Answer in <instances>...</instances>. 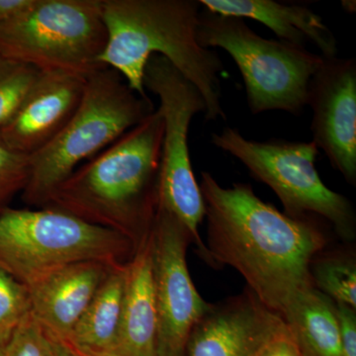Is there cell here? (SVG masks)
<instances>
[{
	"instance_id": "1",
	"label": "cell",
	"mask_w": 356,
	"mask_h": 356,
	"mask_svg": "<svg viewBox=\"0 0 356 356\" xmlns=\"http://www.w3.org/2000/svg\"><path fill=\"white\" fill-rule=\"evenodd\" d=\"M199 187L212 266L233 267L250 291L280 316L297 294L315 286L313 259L327 242L316 224L281 213L257 197L250 184L226 188L203 172Z\"/></svg>"
},
{
	"instance_id": "2",
	"label": "cell",
	"mask_w": 356,
	"mask_h": 356,
	"mask_svg": "<svg viewBox=\"0 0 356 356\" xmlns=\"http://www.w3.org/2000/svg\"><path fill=\"white\" fill-rule=\"evenodd\" d=\"M163 119L159 109L77 168L43 208L113 229L139 243L159 204Z\"/></svg>"
},
{
	"instance_id": "3",
	"label": "cell",
	"mask_w": 356,
	"mask_h": 356,
	"mask_svg": "<svg viewBox=\"0 0 356 356\" xmlns=\"http://www.w3.org/2000/svg\"><path fill=\"white\" fill-rule=\"evenodd\" d=\"M201 10L199 0H102L107 44L100 64L147 97L145 67L152 56H161L199 89L205 120H226L219 79L224 65L215 51L198 43Z\"/></svg>"
},
{
	"instance_id": "4",
	"label": "cell",
	"mask_w": 356,
	"mask_h": 356,
	"mask_svg": "<svg viewBox=\"0 0 356 356\" xmlns=\"http://www.w3.org/2000/svg\"><path fill=\"white\" fill-rule=\"evenodd\" d=\"M154 112L149 96L135 92L116 70H96L86 79L81 102L65 127L30 156L31 172L23 201L43 208L81 163L102 153Z\"/></svg>"
},
{
	"instance_id": "5",
	"label": "cell",
	"mask_w": 356,
	"mask_h": 356,
	"mask_svg": "<svg viewBox=\"0 0 356 356\" xmlns=\"http://www.w3.org/2000/svg\"><path fill=\"white\" fill-rule=\"evenodd\" d=\"M138 243L113 229L51 209H13L0 214V268L25 286L76 262L126 264Z\"/></svg>"
},
{
	"instance_id": "6",
	"label": "cell",
	"mask_w": 356,
	"mask_h": 356,
	"mask_svg": "<svg viewBox=\"0 0 356 356\" xmlns=\"http://www.w3.org/2000/svg\"><path fill=\"white\" fill-rule=\"evenodd\" d=\"M197 40L205 49L231 56L245 83L248 108L257 115L273 110L299 116L308 102L312 76L324 58L304 47L264 39L245 19L210 13L202 7Z\"/></svg>"
},
{
	"instance_id": "7",
	"label": "cell",
	"mask_w": 356,
	"mask_h": 356,
	"mask_svg": "<svg viewBox=\"0 0 356 356\" xmlns=\"http://www.w3.org/2000/svg\"><path fill=\"white\" fill-rule=\"evenodd\" d=\"M106 44L102 0H34L0 25V51L40 72L88 77L105 67Z\"/></svg>"
},
{
	"instance_id": "8",
	"label": "cell",
	"mask_w": 356,
	"mask_h": 356,
	"mask_svg": "<svg viewBox=\"0 0 356 356\" xmlns=\"http://www.w3.org/2000/svg\"><path fill=\"white\" fill-rule=\"evenodd\" d=\"M211 140L218 149L238 159L254 179L270 187L288 216L322 217L343 238L355 236L353 204L323 182L315 165L320 149L313 140L259 142L247 139L238 129L229 127L213 134Z\"/></svg>"
},
{
	"instance_id": "9",
	"label": "cell",
	"mask_w": 356,
	"mask_h": 356,
	"mask_svg": "<svg viewBox=\"0 0 356 356\" xmlns=\"http://www.w3.org/2000/svg\"><path fill=\"white\" fill-rule=\"evenodd\" d=\"M144 86L158 96L165 125L159 204L184 225L202 259L212 264L199 235V226L205 218V203L194 175L188 147L192 119L200 112L205 114V100L191 81L170 60L159 55L147 60Z\"/></svg>"
},
{
	"instance_id": "10",
	"label": "cell",
	"mask_w": 356,
	"mask_h": 356,
	"mask_svg": "<svg viewBox=\"0 0 356 356\" xmlns=\"http://www.w3.org/2000/svg\"><path fill=\"white\" fill-rule=\"evenodd\" d=\"M149 238L158 316L156 355L186 356L192 330L211 306L199 294L187 266L186 250L191 236L184 225L159 204Z\"/></svg>"
},
{
	"instance_id": "11",
	"label": "cell",
	"mask_w": 356,
	"mask_h": 356,
	"mask_svg": "<svg viewBox=\"0 0 356 356\" xmlns=\"http://www.w3.org/2000/svg\"><path fill=\"white\" fill-rule=\"evenodd\" d=\"M307 106L313 142L348 184H356V60L325 58L312 76Z\"/></svg>"
},
{
	"instance_id": "12",
	"label": "cell",
	"mask_w": 356,
	"mask_h": 356,
	"mask_svg": "<svg viewBox=\"0 0 356 356\" xmlns=\"http://www.w3.org/2000/svg\"><path fill=\"white\" fill-rule=\"evenodd\" d=\"M285 329L281 316L248 291L210 306L192 330L186 356H259Z\"/></svg>"
},
{
	"instance_id": "13",
	"label": "cell",
	"mask_w": 356,
	"mask_h": 356,
	"mask_svg": "<svg viewBox=\"0 0 356 356\" xmlns=\"http://www.w3.org/2000/svg\"><path fill=\"white\" fill-rule=\"evenodd\" d=\"M86 79L70 72H41L13 118L0 129V140L17 153H37L76 111Z\"/></svg>"
},
{
	"instance_id": "14",
	"label": "cell",
	"mask_w": 356,
	"mask_h": 356,
	"mask_svg": "<svg viewBox=\"0 0 356 356\" xmlns=\"http://www.w3.org/2000/svg\"><path fill=\"white\" fill-rule=\"evenodd\" d=\"M113 266L97 261L76 262L26 286L32 315L49 336L60 343L67 341Z\"/></svg>"
},
{
	"instance_id": "15",
	"label": "cell",
	"mask_w": 356,
	"mask_h": 356,
	"mask_svg": "<svg viewBox=\"0 0 356 356\" xmlns=\"http://www.w3.org/2000/svg\"><path fill=\"white\" fill-rule=\"evenodd\" d=\"M156 337L158 316L149 231L128 261L118 334L113 346L102 356H158Z\"/></svg>"
},
{
	"instance_id": "16",
	"label": "cell",
	"mask_w": 356,
	"mask_h": 356,
	"mask_svg": "<svg viewBox=\"0 0 356 356\" xmlns=\"http://www.w3.org/2000/svg\"><path fill=\"white\" fill-rule=\"evenodd\" d=\"M210 13L252 19L271 30L280 41L306 48L313 43L325 58H336L337 41L322 18L301 4L274 0H199Z\"/></svg>"
},
{
	"instance_id": "17",
	"label": "cell",
	"mask_w": 356,
	"mask_h": 356,
	"mask_svg": "<svg viewBox=\"0 0 356 356\" xmlns=\"http://www.w3.org/2000/svg\"><path fill=\"white\" fill-rule=\"evenodd\" d=\"M128 262L111 267L90 303L64 343L77 353L102 356L111 348L118 334Z\"/></svg>"
},
{
	"instance_id": "18",
	"label": "cell",
	"mask_w": 356,
	"mask_h": 356,
	"mask_svg": "<svg viewBox=\"0 0 356 356\" xmlns=\"http://www.w3.org/2000/svg\"><path fill=\"white\" fill-rule=\"evenodd\" d=\"M281 318L302 356H341L336 303L315 286L297 294Z\"/></svg>"
},
{
	"instance_id": "19",
	"label": "cell",
	"mask_w": 356,
	"mask_h": 356,
	"mask_svg": "<svg viewBox=\"0 0 356 356\" xmlns=\"http://www.w3.org/2000/svg\"><path fill=\"white\" fill-rule=\"evenodd\" d=\"M41 72L0 51V129L13 118Z\"/></svg>"
},
{
	"instance_id": "20",
	"label": "cell",
	"mask_w": 356,
	"mask_h": 356,
	"mask_svg": "<svg viewBox=\"0 0 356 356\" xmlns=\"http://www.w3.org/2000/svg\"><path fill=\"white\" fill-rule=\"evenodd\" d=\"M315 287L336 304L356 308V267L351 261L325 259L312 270Z\"/></svg>"
},
{
	"instance_id": "21",
	"label": "cell",
	"mask_w": 356,
	"mask_h": 356,
	"mask_svg": "<svg viewBox=\"0 0 356 356\" xmlns=\"http://www.w3.org/2000/svg\"><path fill=\"white\" fill-rule=\"evenodd\" d=\"M30 312L27 287L0 268V346L10 339Z\"/></svg>"
},
{
	"instance_id": "22",
	"label": "cell",
	"mask_w": 356,
	"mask_h": 356,
	"mask_svg": "<svg viewBox=\"0 0 356 356\" xmlns=\"http://www.w3.org/2000/svg\"><path fill=\"white\" fill-rule=\"evenodd\" d=\"M0 356H56V341L30 312L10 339L0 346Z\"/></svg>"
},
{
	"instance_id": "23",
	"label": "cell",
	"mask_w": 356,
	"mask_h": 356,
	"mask_svg": "<svg viewBox=\"0 0 356 356\" xmlns=\"http://www.w3.org/2000/svg\"><path fill=\"white\" fill-rule=\"evenodd\" d=\"M30 156L17 153L0 140V214L13 199L22 194L29 181Z\"/></svg>"
},
{
	"instance_id": "24",
	"label": "cell",
	"mask_w": 356,
	"mask_h": 356,
	"mask_svg": "<svg viewBox=\"0 0 356 356\" xmlns=\"http://www.w3.org/2000/svg\"><path fill=\"white\" fill-rule=\"evenodd\" d=\"M341 331V356H356V314L351 307L336 304Z\"/></svg>"
},
{
	"instance_id": "25",
	"label": "cell",
	"mask_w": 356,
	"mask_h": 356,
	"mask_svg": "<svg viewBox=\"0 0 356 356\" xmlns=\"http://www.w3.org/2000/svg\"><path fill=\"white\" fill-rule=\"evenodd\" d=\"M259 356H302L294 339L286 329L274 337Z\"/></svg>"
},
{
	"instance_id": "26",
	"label": "cell",
	"mask_w": 356,
	"mask_h": 356,
	"mask_svg": "<svg viewBox=\"0 0 356 356\" xmlns=\"http://www.w3.org/2000/svg\"><path fill=\"white\" fill-rule=\"evenodd\" d=\"M33 1L34 0H0V25L24 13Z\"/></svg>"
},
{
	"instance_id": "27",
	"label": "cell",
	"mask_w": 356,
	"mask_h": 356,
	"mask_svg": "<svg viewBox=\"0 0 356 356\" xmlns=\"http://www.w3.org/2000/svg\"><path fill=\"white\" fill-rule=\"evenodd\" d=\"M56 356H77L67 346L56 341Z\"/></svg>"
},
{
	"instance_id": "28",
	"label": "cell",
	"mask_w": 356,
	"mask_h": 356,
	"mask_svg": "<svg viewBox=\"0 0 356 356\" xmlns=\"http://www.w3.org/2000/svg\"><path fill=\"white\" fill-rule=\"evenodd\" d=\"M341 3H343L344 11H348L350 13H355V1H346V0H344Z\"/></svg>"
},
{
	"instance_id": "29",
	"label": "cell",
	"mask_w": 356,
	"mask_h": 356,
	"mask_svg": "<svg viewBox=\"0 0 356 356\" xmlns=\"http://www.w3.org/2000/svg\"><path fill=\"white\" fill-rule=\"evenodd\" d=\"M72 353H74V355H76L77 356H97V355H89V353H77V351L72 350Z\"/></svg>"
}]
</instances>
